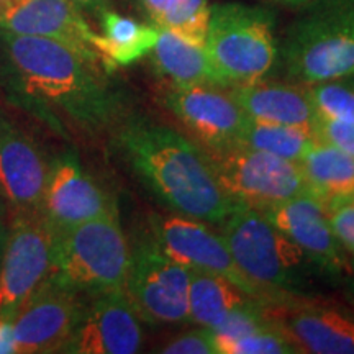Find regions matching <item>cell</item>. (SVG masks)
Here are the masks:
<instances>
[{
    "mask_svg": "<svg viewBox=\"0 0 354 354\" xmlns=\"http://www.w3.org/2000/svg\"><path fill=\"white\" fill-rule=\"evenodd\" d=\"M261 214L290 238L320 271L333 276L351 272V261L336 240L328 220V207L320 198L307 192Z\"/></svg>",
    "mask_w": 354,
    "mask_h": 354,
    "instance_id": "cell-16",
    "label": "cell"
},
{
    "mask_svg": "<svg viewBox=\"0 0 354 354\" xmlns=\"http://www.w3.org/2000/svg\"><path fill=\"white\" fill-rule=\"evenodd\" d=\"M261 308L297 353L354 354V302L300 292L263 299Z\"/></svg>",
    "mask_w": 354,
    "mask_h": 354,
    "instance_id": "cell-8",
    "label": "cell"
},
{
    "mask_svg": "<svg viewBox=\"0 0 354 354\" xmlns=\"http://www.w3.org/2000/svg\"><path fill=\"white\" fill-rule=\"evenodd\" d=\"M317 138L312 130L299 127L272 125V123L248 120L238 145L259 151L271 153L274 156L300 162Z\"/></svg>",
    "mask_w": 354,
    "mask_h": 354,
    "instance_id": "cell-24",
    "label": "cell"
},
{
    "mask_svg": "<svg viewBox=\"0 0 354 354\" xmlns=\"http://www.w3.org/2000/svg\"><path fill=\"white\" fill-rule=\"evenodd\" d=\"M100 19L102 33H95L92 46L109 71L128 66L149 55L156 44L158 26L143 25L120 13L105 10Z\"/></svg>",
    "mask_w": 354,
    "mask_h": 354,
    "instance_id": "cell-22",
    "label": "cell"
},
{
    "mask_svg": "<svg viewBox=\"0 0 354 354\" xmlns=\"http://www.w3.org/2000/svg\"><path fill=\"white\" fill-rule=\"evenodd\" d=\"M131 250L117 214L56 234L48 284L76 294L125 289Z\"/></svg>",
    "mask_w": 354,
    "mask_h": 354,
    "instance_id": "cell-6",
    "label": "cell"
},
{
    "mask_svg": "<svg viewBox=\"0 0 354 354\" xmlns=\"http://www.w3.org/2000/svg\"><path fill=\"white\" fill-rule=\"evenodd\" d=\"M312 196L325 203L354 197V158L323 141H315L299 162Z\"/></svg>",
    "mask_w": 354,
    "mask_h": 354,
    "instance_id": "cell-21",
    "label": "cell"
},
{
    "mask_svg": "<svg viewBox=\"0 0 354 354\" xmlns=\"http://www.w3.org/2000/svg\"><path fill=\"white\" fill-rule=\"evenodd\" d=\"M230 92L251 120L313 131L318 115L307 86L261 79L245 86L230 87Z\"/></svg>",
    "mask_w": 354,
    "mask_h": 354,
    "instance_id": "cell-19",
    "label": "cell"
},
{
    "mask_svg": "<svg viewBox=\"0 0 354 354\" xmlns=\"http://www.w3.org/2000/svg\"><path fill=\"white\" fill-rule=\"evenodd\" d=\"M276 17L266 7L223 2L210 6L203 48L223 87L261 81L279 57Z\"/></svg>",
    "mask_w": 354,
    "mask_h": 354,
    "instance_id": "cell-5",
    "label": "cell"
},
{
    "mask_svg": "<svg viewBox=\"0 0 354 354\" xmlns=\"http://www.w3.org/2000/svg\"><path fill=\"white\" fill-rule=\"evenodd\" d=\"M165 105L201 140L202 148L238 145L250 117L227 87H171Z\"/></svg>",
    "mask_w": 354,
    "mask_h": 354,
    "instance_id": "cell-14",
    "label": "cell"
},
{
    "mask_svg": "<svg viewBox=\"0 0 354 354\" xmlns=\"http://www.w3.org/2000/svg\"><path fill=\"white\" fill-rule=\"evenodd\" d=\"M313 135L318 141L335 146L354 158V123L318 117L313 125Z\"/></svg>",
    "mask_w": 354,
    "mask_h": 354,
    "instance_id": "cell-30",
    "label": "cell"
},
{
    "mask_svg": "<svg viewBox=\"0 0 354 354\" xmlns=\"http://www.w3.org/2000/svg\"><path fill=\"white\" fill-rule=\"evenodd\" d=\"M202 149L221 187L240 205L266 212L308 192L299 162L243 145Z\"/></svg>",
    "mask_w": 354,
    "mask_h": 354,
    "instance_id": "cell-7",
    "label": "cell"
},
{
    "mask_svg": "<svg viewBox=\"0 0 354 354\" xmlns=\"http://www.w3.org/2000/svg\"><path fill=\"white\" fill-rule=\"evenodd\" d=\"M8 63L26 95L84 125L107 122L113 99L97 61L51 38L0 30Z\"/></svg>",
    "mask_w": 354,
    "mask_h": 354,
    "instance_id": "cell-2",
    "label": "cell"
},
{
    "mask_svg": "<svg viewBox=\"0 0 354 354\" xmlns=\"http://www.w3.org/2000/svg\"><path fill=\"white\" fill-rule=\"evenodd\" d=\"M220 228L234 264L263 299L300 294L318 269L259 210L240 205Z\"/></svg>",
    "mask_w": 354,
    "mask_h": 354,
    "instance_id": "cell-4",
    "label": "cell"
},
{
    "mask_svg": "<svg viewBox=\"0 0 354 354\" xmlns=\"http://www.w3.org/2000/svg\"><path fill=\"white\" fill-rule=\"evenodd\" d=\"M351 272H354V259L351 261Z\"/></svg>",
    "mask_w": 354,
    "mask_h": 354,
    "instance_id": "cell-35",
    "label": "cell"
},
{
    "mask_svg": "<svg viewBox=\"0 0 354 354\" xmlns=\"http://www.w3.org/2000/svg\"><path fill=\"white\" fill-rule=\"evenodd\" d=\"M41 212L55 234H59L86 221L117 214L118 209L76 158L63 156L48 167Z\"/></svg>",
    "mask_w": 354,
    "mask_h": 354,
    "instance_id": "cell-13",
    "label": "cell"
},
{
    "mask_svg": "<svg viewBox=\"0 0 354 354\" xmlns=\"http://www.w3.org/2000/svg\"><path fill=\"white\" fill-rule=\"evenodd\" d=\"M209 0H171L162 26L180 38L203 46L209 25Z\"/></svg>",
    "mask_w": 354,
    "mask_h": 354,
    "instance_id": "cell-26",
    "label": "cell"
},
{
    "mask_svg": "<svg viewBox=\"0 0 354 354\" xmlns=\"http://www.w3.org/2000/svg\"><path fill=\"white\" fill-rule=\"evenodd\" d=\"M141 3H143L145 10L148 13L149 19H151L153 25L158 26V28L162 26L171 0H141Z\"/></svg>",
    "mask_w": 354,
    "mask_h": 354,
    "instance_id": "cell-32",
    "label": "cell"
},
{
    "mask_svg": "<svg viewBox=\"0 0 354 354\" xmlns=\"http://www.w3.org/2000/svg\"><path fill=\"white\" fill-rule=\"evenodd\" d=\"M122 145L138 176L176 214L221 225L240 207L220 185L205 151L172 128L133 123Z\"/></svg>",
    "mask_w": 354,
    "mask_h": 354,
    "instance_id": "cell-1",
    "label": "cell"
},
{
    "mask_svg": "<svg viewBox=\"0 0 354 354\" xmlns=\"http://www.w3.org/2000/svg\"><path fill=\"white\" fill-rule=\"evenodd\" d=\"M272 2L286 3V6H307V3L313 2V0H272Z\"/></svg>",
    "mask_w": 354,
    "mask_h": 354,
    "instance_id": "cell-34",
    "label": "cell"
},
{
    "mask_svg": "<svg viewBox=\"0 0 354 354\" xmlns=\"http://www.w3.org/2000/svg\"><path fill=\"white\" fill-rule=\"evenodd\" d=\"M138 313L125 289L94 294L63 353L68 354H133L143 343Z\"/></svg>",
    "mask_w": 354,
    "mask_h": 354,
    "instance_id": "cell-12",
    "label": "cell"
},
{
    "mask_svg": "<svg viewBox=\"0 0 354 354\" xmlns=\"http://www.w3.org/2000/svg\"><path fill=\"white\" fill-rule=\"evenodd\" d=\"M0 354H17L12 318L0 317Z\"/></svg>",
    "mask_w": 354,
    "mask_h": 354,
    "instance_id": "cell-31",
    "label": "cell"
},
{
    "mask_svg": "<svg viewBox=\"0 0 354 354\" xmlns=\"http://www.w3.org/2000/svg\"><path fill=\"white\" fill-rule=\"evenodd\" d=\"M48 165L25 133L0 117V192L15 209H41Z\"/></svg>",
    "mask_w": 354,
    "mask_h": 354,
    "instance_id": "cell-18",
    "label": "cell"
},
{
    "mask_svg": "<svg viewBox=\"0 0 354 354\" xmlns=\"http://www.w3.org/2000/svg\"><path fill=\"white\" fill-rule=\"evenodd\" d=\"M0 30L56 39L102 63L92 46L95 32L71 0H8L0 6Z\"/></svg>",
    "mask_w": 354,
    "mask_h": 354,
    "instance_id": "cell-17",
    "label": "cell"
},
{
    "mask_svg": "<svg viewBox=\"0 0 354 354\" xmlns=\"http://www.w3.org/2000/svg\"><path fill=\"white\" fill-rule=\"evenodd\" d=\"M328 220L336 240L354 259V197L328 205Z\"/></svg>",
    "mask_w": 354,
    "mask_h": 354,
    "instance_id": "cell-29",
    "label": "cell"
},
{
    "mask_svg": "<svg viewBox=\"0 0 354 354\" xmlns=\"http://www.w3.org/2000/svg\"><path fill=\"white\" fill-rule=\"evenodd\" d=\"M165 354H218L214 331L205 326L185 331L161 349Z\"/></svg>",
    "mask_w": 354,
    "mask_h": 354,
    "instance_id": "cell-28",
    "label": "cell"
},
{
    "mask_svg": "<svg viewBox=\"0 0 354 354\" xmlns=\"http://www.w3.org/2000/svg\"><path fill=\"white\" fill-rule=\"evenodd\" d=\"M256 299L218 274L190 269L189 323L205 328H215L236 308Z\"/></svg>",
    "mask_w": 354,
    "mask_h": 354,
    "instance_id": "cell-23",
    "label": "cell"
},
{
    "mask_svg": "<svg viewBox=\"0 0 354 354\" xmlns=\"http://www.w3.org/2000/svg\"><path fill=\"white\" fill-rule=\"evenodd\" d=\"M0 263V317L13 318L50 279L56 234L41 209H15Z\"/></svg>",
    "mask_w": 354,
    "mask_h": 354,
    "instance_id": "cell-9",
    "label": "cell"
},
{
    "mask_svg": "<svg viewBox=\"0 0 354 354\" xmlns=\"http://www.w3.org/2000/svg\"><path fill=\"white\" fill-rule=\"evenodd\" d=\"M149 236L165 253L189 269L227 277L256 299L263 295L254 289L234 264L227 243L205 221L179 214L149 216Z\"/></svg>",
    "mask_w": 354,
    "mask_h": 354,
    "instance_id": "cell-11",
    "label": "cell"
},
{
    "mask_svg": "<svg viewBox=\"0 0 354 354\" xmlns=\"http://www.w3.org/2000/svg\"><path fill=\"white\" fill-rule=\"evenodd\" d=\"M307 87L318 117L354 123V76L331 79Z\"/></svg>",
    "mask_w": 354,
    "mask_h": 354,
    "instance_id": "cell-25",
    "label": "cell"
},
{
    "mask_svg": "<svg viewBox=\"0 0 354 354\" xmlns=\"http://www.w3.org/2000/svg\"><path fill=\"white\" fill-rule=\"evenodd\" d=\"M81 12L100 17L102 13L110 8V0H71Z\"/></svg>",
    "mask_w": 354,
    "mask_h": 354,
    "instance_id": "cell-33",
    "label": "cell"
},
{
    "mask_svg": "<svg viewBox=\"0 0 354 354\" xmlns=\"http://www.w3.org/2000/svg\"><path fill=\"white\" fill-rule=\"evenodd\" d=\"M82 310L79 294L46 282L12 318L17 354L63 353Z\"/></svg>",
    "mask_w": 354,
    "mask_h": 354,
    "instance_id": "cell-15",
    "label": "cell"
},
{
    "mask_svg": "<svg viewBox=\"0 0 354 354\" xmlns=\"http://www.w3.org/2000/svg\"><path fill=\"white\" fill-rule=\"evenodd\" d=\"M221 354H299L284 331L271 322L264 328L234 339Z\"/></svg>",
    "mask_w": 354,
    "mask_h": 354,
    "instance_id": "cell-27",
    "label": "cell"
},
{
    "mask_svg": "<svg viewBox=\"0 0 354 354\" xmlns=\"http://www.w3.org/2000/svg\"><path fill=\"white\" fill-rule=\"evenodd\" d=\"M290 82L312 84L354 76V0H313L279 43Z\"/></svg>",
    "mask_w": 354,
    "mask_h": 354,
    "instance_id": "cell-3",
    "label": "cell"
},
{
    "mask_svg": "<svg viewBox=\"0 0 354 354\" xmlns=\"http://www.w3.org/2000/svg\"><path fill=\"white\" fill-rule=\"evenodd\" d=\"M153 64L161 77L172 87L187 86H220L205 48L190 43L167 28H158V39L151 50Z\"/></svg>",
    "mask_w": 354,
    "mask_h": 354,
    "instance_id": "cell-20",
    "label": "cell"
},
{
    "mask_svg": "<svg viewBox=\"0 0 354 354\" xmlns=\"http://www.w3.org/2000/svg\"><path fill=\"white\" fill-rule=\"evenodd\" d=\"M190 269L169 258L151 236L131 251L125 292L149 325H179L189 322Z\"/></svg>",
    "mask_w": 354,
    "mask_h": 354,
    "instance_id": "cell-10",
    "label": "cell"
}]
</instances>
